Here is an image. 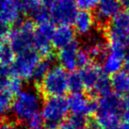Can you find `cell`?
I'll return each instance as SVG.
<instances>
[{"label":"cell","mask_w":129,"mask_h":129,"mask_svg":"<svg viewBox=\"0 0 129 129\" xmlns=\"http://www.w3.org/2000/svg\"><path fill=\"white\" fill-rule=\"evenodd\" d=\"M98 108L94 114V122L100 129L118 126L123 112L122 98L114 92L99 97Z\"/></svg>","instance_id":"cell-1"},{"label":"cell","mask_w":129,"mask_h":129,"mask_svg":"<svg viewBox=\"0 0 129 129\" xmlns=\"http://www.w3.org/2000/svg\"><path fill=\"white\" fill-rule=\"evenodd\" d=\"M42 105V94L38 90L25 89L15 95L11 110L18 122L25 123L33 116L39 114Z\"/></svg>","instance_id":"cell-2"},{"label":"cell","mask_w":129,"mask_h":129,"mask_svg":"<svg viewBox=\"0 0 129 129\" xmlns=\"http://www.w3.org/2000/svg\"><path fill=\"white\" fill-rule=\"evenodd\" d=\"M35 27L30 19H22L11 29L8 40L15 55L34 50Z\"/></svg>","instance_id":"cell-3"},{"label":"cell","mask_w":129,"mask_h":129,"mask_svg":"<svg viewBox=\"0 0 129 129\" xmlns=\"http://www.w3.org/2000/svg\"><path fill=\"white\" fill-rule=\"evenodd\" d=\"M68 100L64 96L47 97L43 102L41 116L46 127H58L68 117Z\"/></svg>","instance_id":"cell-4"},{"label":"cell","mask_w":129,"mask_h":129,"mask_svg":"<svg viewBox=\"0 0 129 129\" xmlns=\"http://www.w3.org/2000/svg\"><path fill=\"white\" fill-rule=\"evenodd\" d=\"M42 96H64L68 91V74L60 66H53L39 85Z\"/></svg>","instance_id":"cell-5"},{"label":"cell","mask_w":129,"mask_h":129,"mask_svg":"<svg viewBox=\"0 0 129 129\" xmlns=\"http://www.w3.org/2000/svg\"><path fill=\"white\" fill-rule=\"evenodd\" d=\"M75 0H55L49 8L51 21L58 25H70L73 24L78 12Z\"/></svg>","instance_id":"cell-6"},{"label":"cell","mask_w":129,"mask_h":129,"mask_svg":"<svg viewBox=\"0 0 129 129\" xmlns=\"http://www.w3.org/2000/svg\"><path fill=\"white\" fill-rule=\"evenodd\" d=\"M40 59V55L35 50L16 55L11 66V74L21 79L29 80Z\"/></svg>","instance_id":"cell-7"},{"label":"cell","mask_w":129,"mask_h":129,"mask_svg":"<svg viewBox=\"0 0 129 129\" xmlns=\"http://www.w3.org/2000/svg\"><path fill=\"white\" fill-rule=\"evenodd\" d=\"M56 26L52 21L37 25L34 31V50L43 57L52 54V40Z\"/></svg>","instance_id":"cell-8"},{"label":"cell","mask_w":129,"mask_h":129,"mask_svg":"<svg viewBox=\"0 0 129 129\" xmlns=\"http://www.w3.org/2000/svg\"><path fill=\"white\" fill-rule=\"evenodd\" d=\"M69 110L73 115L88 117L94 115L98 108V102L94 97L83 92L73 93L68 99Z\"/></svg>","instance_id":"cell-9"},{"label":"cell","mask_w":129,"mask_h":129,"mask_svg":"<svg viewBox=\"0 0 129 129\" xmlns=\"http://www.w3.org/2000/svg\"><path fill=\"white\" fill-rule=\"evenodd\" d=\"M122 10L119 0H100L97 7L94 10V20L95 25L99 28L104 29L108 23L114 18Z\"/></svg>","instance_id":"cell-10"},{"label":"cell","mask_w":129,"mask_h":129,"mask_svg":"<svg viewBox=\"0 0 129 129\" xmlns=\"http://www.w3.org/2000/svg\"><path fill=\"white\" fill-rule=\"evenodd\" d=\"M80 49L79 43L75 41L74 43L69 44L68 46L62 48L58 51L57 55V59L58 60L60 67L67 72L76 71L77 68V53Z\"/></svg>","instance_id":"cell-11"},{"label":"cell","mask_w":129,"mask_h":129,"mask_svg":"<svg viewBox=\"0 0 129 129\" xmlns=\"http://www.w3.org/2000/svg\"><path fill=\"white\" fill-rule=\"evenodd\" d=\"M74 30L81 36H88L95 25L93 13L87 11H79L73 22Z\"/></svg>","instance_id":"cell-12"},{"label":"cell","mask_w":129,"mask_h":129,"mask_svg":"<svg viewBox=\"0 0 129 129\" xmlns=\"http://www.w3.org/2000/svg\"><path fill=\"white\" fill-rule=\"evenodd\" d=\"M75 41V31L70 25H58L56 27L52 45L60 50Z\"/></svg>","instance_id":"cell-13"},{"label":"cell","mask_w":129,"mask_h":129,"mask_svg":"<svg viewBox=\"0 0 129 129\" xmlns=\"http://www.w3.org/2000/svg\"><path fill=\"white\" fill-rule=\"evenodd\" d=\"M21 15L14 0H0V17L9 25H16L23 19Z\"/></svg>","instance_id":"cell-14"},{"label":"cell","mask_w":129,"mask_h":129,"mask_svg":"<svg viewBox=\"0 0 129 129\" xmlns=\"http://www.w3.org/2000/svg\"><path fill=\"white\" fill-rule=\"evenodd\" d=\"M125 55L120 54L117 52L109 51L102 62V70L108 75H114L121 72L123 67V59Z\"/></svg>","instance_id":"cell-15"},{"label":"cell","mask_w":129,"mask_h":129,"mask_svg":"<svg viewBox=\"0 0 129 129\" xmlns=\"http://www.w3.org/2000/svg\"><path fill=\"white\" fill-rule=\"evenodd\" d=\"M79 73H80L81 77H82L83 84H84L85 89L90 91L94 87V85L96 84V82L98 81L101 75L104 72H103L102 67L100 65L94 63V62H91L88 66L81 69L79 71Z\"/></svg>","instance_id":"cell-16"},{"label":"cell","mask_w":129,"mask_h":129,"mask_svg":"<svg viewBox=\"0 0 129 129\" xmlns=\"http://www.w3.org/2000/svg\"><path fill=\"white\" fill-rule=\"evenodd\" d=\"M56 59H57V55H55L54 53L43 57V59H40L29 80L32 81L34 84H36L37 86H39L43 78L45 77V75H47V73L50 71L52 65L56 61Z\"/></svg>","instance_id":"cell-17"},{"label":"cell","mask_w":129,"mask_h":129,"mask_svg":"<svg viewBox=\"0 0 129 129\" xmlns=\"http://www.w3.org/2000/svg\"><path fill=\"white\" fill-rule=\"evenodd\" d=\"M112 90L119 96L126 95L129 92V75L124 71L115 74L111 77Z\"/></svg>","instance_id":"cell-18"},{"label":"cell","mask_w":129,"mask_h":129,"mask_svg":"<svg viewBox=\"0 0 129 129\" xmlns=\"http://www.w3.org/2000/svg\"><path fill=\"white\" fill-rule=\"evenodd\" d=\"M111 90H112L111 78L109 77V75L103 73L98 79V81L96 82V84L92 88V90L90 91L89 95L92 97H102L112 92Z\"/></svg>","instance_id":"cell-19"},{"label":"cell","mask_w":129,"mask_h":129,"mask_svg":"<svg viewBox=\"0 0 129 129\" xmlns=\"http://www.w3.org/2000/svg\"><path fill=\"white\" fill-rule=\"evenodd\" d=\"M15 53L11 48L8 37L0 36V63L11 65L15 58Z\"/></svg>","instance_id":"cell-20"},{"label":"cell","mask_w":129,"mask_h":129,"mask_svg":"<svg viewBox=\"0 0 129 129\" xmlns=\"http://www.w3.org/2000/svg\"><path fill=\"white\" fill-rule=\"evenodd\" d=\"M90 121L87 117L71 115L65 119L60 125V129H88Z\"/></svg>","instance_id":"cell-21"},{"label":"cell","mask_w":129,"mask_h":129,"mask_svg":"<svg viewBox=\"0 0 129 129\" xmlns=\"http://www.w3.org/2000/svg\"><path fill=\"white\" fill-rule=\"evenodd\" d=\"M85 89L79 71H74L68 75V90L73 93L83 92Z\"/></svg>","instance_id":"cell-22"},{"label":"cell","mask_w":129,"mask_h":129,"mask_svg":"<svg viewBox=\"0 0 129 129\" xmlns=\"http://www.w3.org/2000/svg\"><path fill=\"white\" fill-rule=\"evenodd\" d=\"M30 20L37 25L43 24L45 22L51 21L50 18V12L48 11V9H46L45 7H43L42 4L40 3V5L34 10V11L30 13L29 15Z\"/></svg>","instance_id":"cell-23"},{"label":"cell","mask_w":129,"mask_h":129,"mask_svg":"<svg viewBox=\"0 0 129 129\" xmlns=\"http://www.w3.org/2000/svg\"><path fill=\"white\" fill-rule=\"evenodd\" d=\"M12 94L8 90H0V116L11 110L12 105Z\"/></svg>","instance_id":"cell-24"},{"label":"cell","mask_w":129,"mask_h":129,"mask_svg":"<svg viewBox=\"0 0 129 129\" xmlns=\"http://www.w3.org/2000/svg\"><path fill=\"white\" fill-rule=\"evenodd\" d=\"M11 76L12 74L11 71V67L0 63V90H7Z\"/></svg>","instance_id":"cell-25"},{"label":"cell","mask_w":129,"mask_h":129,"mask_svg":"<svg viewBox=\"0 0 129 129\" xmlns=\"http://www.w3.org/2000/svg\"><path fill=\"white\" fill-rule=\"evenodd\" d=\"M24 87V82H23V79H21L20 77L17 76H11L10 83L8 85L7 90L12 94V95H17L19 92H21Z\"/></svg>","instance_id":"cell-26"},{"label":"cell","mask_w":129,"mask_h":129,"mask_svg":"<svg viewBox=\"0 0 129 129\" xmlns=\"http://www.w3.org/2000/svg\"><path fill=\"white\" fill-rule=\"evenodd\" d=\"M92 61L88 51L85 48H80L77 53V68L83 69L84 67L90 64Z\"/></svg>","instance_id":"cell-27"},{"label":"cell","mask_w":129,"mask_h":129,"mask_svg":"<svg viewBox=\"0 0 129 129\" xmlns=\"http://www.w3.org/2000/svg\"><path fill=\"white\" fill-rule=\"evenodd\" d=\"M25 125L26 129H43L44 127V122L41 114H37L33 116L32 118H30L25 122Z\"/></svg>","instance_id":"cell-28"},{"label":"cell","mask_w":129,"mask_h":129,"mask_svg":"<svg viewBox=\"0 0 129 129\" xmlns=\"http://www.w3.org/2000/svg\"><path fill=\"white\" fill-rule=\"evenodd\" d=\"M100 0H75L77 8L81 9V11H90V10H95Z\"/></svg>","instance_id":"cell-29"},{"label":"cell","mask_w":129,"mask_h":129,"mask_svg":"<svg viewBox=\"0 0 129 129\" xmlns=\"http://www.w3.org/2000/svg\"><path fill=\"white\" fill-rule=\"evenodd\" d=\"M0 129H21L20 124L13 121L3 120L0 122Z\"/></svg>","instance_id":"cell-30"},{"label":"cell","mask_w":129,"mask_h":129,"mask_svg":"<svg viewBox=\"0 0 129 129\" xmlns=\"http://www.w3.org/2000/svg\"><path fill=\"white\" fill-rule=\"evenodd\" d=\"M11 25H9L3 18L0 17V36L8 37L11 31Z\"/></svg>","instance_id":"cell-31"},{"label":"cell","mask_w":129,"mask_h":129,"mask_svg":"<svg viewBox=\"0 0 129 129\" xmlns=\"http://www.w3.org/2000/svg\"><path fill=\"white\" fill-rule=\"evenodd\" d=\"M123 68H124V72L129 75V49L128 52H126V55L123 59Z\"/></svg>","instance_id":"cell-32"},{"label":"cell","mask_w":129,"mask_h":129,"mask_svg":"<svg viewBox=\"0 0 129 129\" xmlns=\"http://www.w3.org/2000/svg\"><path fill=\"white\" fill-rule=\"evenodd\" d=\"M39 2L43 5V7H45L46 9L49 10V8L53 5V3L55 2V0H39Z\"/></svg>","instance_id":"cell-33"},{"label":"cell","mask_w":129,"mask_h":129,"mask_svg":"<svg viewBox=\"0 0 129 129\" xmlns=\"http://www.w3.org/2000/svg\"><path fill=\"white\" fill-rule=\"evenodd\" d=\"M121 7L126 11H129V0H119Z\"/></svg>","instance_id":"cell-34"},{"label":"cell","mask_w":129,"mask_h":129,"mask_svg":"<svg viewBox=\"0 0 129 129\" xmlns=\"http://www.w3.org/2000/svg\"><path fill=\"white\" fill-rule=\"evenodd\" d=\"M122 118L123 120V122H129V109L127 110H124L122 114Z\"/></svg>","instance_id":"cell-35"},{"label":"cell","mask_w":129,"mask_h":129,"mask_svg":"<svg viewBox=\"0 0 129 129\" xmlns=\"http://www.w3.org/2000/svg\"><path fill=\"white\" fill-rule=\"evenodd\" d=\"M118 129H129V122H123L120 123L118 126Z\"/></svg>","instance_id":"cell-36"},{"label":"cell","mask_w":129,"mask_h":129,"mask_svg":"<svg viewBox=\"0 0 129 129\" xmlns=\"http://www.w3.org/2000/svg\"><path fill=\"white\" fill-rule=\"evenodd\" d=\"M88 129H100V128L98 127V125H97L95 122H90V123H89Z\"/></svg>","instance_id":"cell-37"},{"label":"cell","mask_w":129,"mask_h":129,"mask_svg":"<svg viewBox=\"0 0 129 129\" xmlns=\"http://www.w3.org/2000/svg\"><path fill=\"white\" fill-rule=\"evenodd\" d=\"M119 126V125H118ZM118 126H112V127H107V128H103V129H118Z\"/></svg>","instance_id":"cell-38"},{"label":"cell","mask_w":129,"mask_h":129,"mask_svg":"<svg viewBox=\"0 0 129 129\" xmlns=\"http://www.w3.org/2000/svg\"><path fill=\"white\" fill-rule=\"evenodd\" d=\"M45 129H60V128H58V127H46Z\"/></svg>","instance_id":"cell-39"},{"label":"cell","mask_w":129,"mask_h":129,"mask_svg":"<svg viewBox=\"0 0 129 129\" xmlns=\"http://www.w3.org/2000/svg\"><path fill=\"white\" fill-rule=\"evenodd\" d=\"M0 118H1V116H0Z\"/></svg>","instance_id":"cell-40"}]
</instances>
